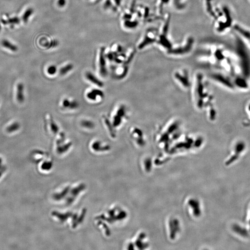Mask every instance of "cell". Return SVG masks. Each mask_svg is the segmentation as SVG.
<instances>
[{
  "label": "cell",
  "mask_w": 250,
  "mask_h": 250,
  "mask_svg": "<svg viewBox=\"0 0 250 250\" xmlns=\"http://www.w3.org/2000/svg\"><path fill=\"white\" fill-rule=\"evenodd\" d=\"M128 118L127 110L124 104H120L115 108L111 116V122L115 129L123 125Z\"/></svg>",
  "instance_id": "obj_1"
},
{
  "label": "cell",
  "mask_w": 250,
  "mask_h": 250,
  "mask_svg": "<svg viewBox=\"0 0 250 250\" xmlns=\"http://www.w3.org/2000/svg\"><path fill=\"white\" fill-rule=\"evenodd\" d=\"M84 95L86 100L93 103H101L105 97L103 91L100 88L95 87L86 90Z\"/></svg>",
  "instance_id": "obj_2"
},
{
  "label": "cell",
  "mask_w": 250,
  "mask_h": 250,
  "mask_svg": "<svg viewBox=\"0 0 250 250\" xmlns=\"http://www.w3.org/2000/svg\"><path fill=\"white\" fill-rule=\"evenodd\" d=\"M61 110L67 112H72L78 110L80 107L78 101L73 98L64 97L61 99L59 103Z\"/></svg>",
  "instance_id": "obj_3"
},
{
  "label": "cell",
  "mask_w": 250,
  "mask_h": 250,
  "mask_svg": "<svg viewBox=\"0 0 250 250\" xmlns=\"http://www.w3.org/2000/svg\"><path fill=\"white\" fill-rule=\"evenodd\" d=\"M44 122L45 130L49 135L55 137L61 131L53 118L49 114L45 115Z\"/></svg>",
  "instance_id": "obj_4"
},
{
  "label": "cell",
  "mask_w": 250,
  "mask_h": 250,
  "mask_svg": "<svg viewBox=\"0 0 250 250\" xmlns=\"http://www.w3.org/2000/svg\"><path fill=\"white\" fill-rule=\"evenodd\" d=\"M14 98L18 103L22 104L24 102L25 86L21 82H18L14 87Z\"/></svg>",
  "instance_id": "obj_5"
},
{
  "label": "cell",
  "mask_w": 250,
  "mask_h": 250,
  "mask_svg": "<svg viewBox=\"0 0 250 250\" xmlns=\"http://www.w3.org/2000/svg\"><path fill=\"white\" fill-rule=\"evenodd\" d=\"M84 77L88 83L91 84L95 87L101 88L104 86V84L101 79H99L94 74L90 71H86L84 73Z\"/></svg>",
  "instance_id": "obj_6"
},
{
  "label": "cell",
  "mask_w": 250,
  "mask_h": 250,
  "mask_svg": "<svg viewBox=\"0 0 250 250\" xmlns=\"http://www.w3.org/2000/svg\"><path fill=\"white\" fill-rule=\"evenodd\" d=\"M90 147L93 151L97 152L106 151L110 148L108 144L99 140H92L90 143Z\"/></svg>",
  "instance_id": "obj_7"
},
{
  "label": "cell",
  "mask_w": 250,
  "mask_h": 250,
  "mask_svg": "<svg viewBox=\"0 0 250 250\" xmlns=\"http://www.w3.org/2000/svg\"><path fill=\"white\" fill-rule=\"evenodd\" d=\"M101 120L110 137L113 138H115L116 136L115 128L113 126L110 119H109L106 115L103 114L101 116Z\"/></svg>",
  "instance_id": "obj_8"
},
{
  "label": "cell",
  "mask_w": 250,
  "mask_h": 250,
  "mask_svg": "<svg viewBox=\"0 0 250 250\" xmlns=\"http://www.w3.org/2000/svg\"><path fill=\"white\" fill-rule=\"evenodd\" d=\"M193 43H194L193 38H188L187 44L186 45V47L185 45L184 47H179L173 50H170V53L171 54L182 55V54H184V53H188V51H190Z\"/></svg>",
  "instance_id": "obj_9"
},
{
  "label": "cell",
  "mask_w": 250,
  "mask_h": 250,
  "mask_svg": "<svg viewBox=\"0 0 250 250\" xmlns=\"http://www.w3.org/2000/svg\"><path fill=\"white\" fill-rule=\"evenodd\" d=\"M21 125L17 121H13L10 122L6 126L5 131L7 134H14L20 130Z\"/></svg>",
  "instance_id": "obj_10"
},
{
  "label": "cell",
  "mask_w": 250,
  "mask_h": 250,
  "mask_svg": "<svg viewBox=\"0 0 250 250\" xmlns=\"http://www.w3.org/2000/svg\"><path fill=\"white\" fill-rule=\"evenodd\" d=\"M80 125L83 129L86 130H93L95 128V123L92 120L89 119H83L80 121Z\"/></svg>",
  "instance_id": "obj_11"
},
{
  "label": "cell",
  "mask_w": 250,
  "mask_h": 250,
  "mask_svg": "<svg viewBox=\"0 0 250 250\" xmlns=\"http://www.w3.org/2000/svg\"><path fill=\"white\" fill-rule=\"evenodd\" d=\"M73 64H67L61 67L58 70V73L60 76L64 77L70 73L73 69Z\"/></svg>",
  "instance_id": "obj_12"
},
{
  "label": "cell",
  "mask_w": 250,
  "mask_h": 250,
  "mask_svg": "<svg viewBox=\"0 0 250 250\" xmlns=\"http://www.w3.org/2000/svg\"><path fill=\"white\" fill-rule=\"evenodd\" d=\"M57 73L58 69L55 65H49L46 69V73L48 77H54Z\"/></svg>",
  "instance_id": "obj_13"
},
{
  "label": "cell",
  "mask_w": 250,
  "mask_h": 250,
  "mask_svg": "<svg viewBox=\"0 0 250 250\" xmlns=\"http://www.w3.org/2000/svg\"><path fill=\"white\" fill-rule=\"evenodd\" d=\"M2 45L4 47L6 48L7 49H9L13 52H15L17 51L18 48L16 45H14L12 43H11L10 41L7 40H3L2 41Z\"/></svg>",
  "instance_id": "obj_14"
},
{
  "label": "cell",
  "mask_w": 250,
  "mask_h": 250,
  "mask_svg": "<svg viewBox=\"0 0 250 250\" xmlns=\"http://www.w3.org/2000/svg\"><path fill=\"white\" fill-rule=\"evenodd\" d=\"M33 12H34V10H33L32 8H29L27 9L25 11L23 15V16H22L23 21L25 22V23H27V21H28L29 18L30 17V16L32 14H33Z\"/></svg>",
  "instance_id": "obj_15"
},
{
  "label": "cell",
  "mask_w": 250,
  "mask_h": 250,
  "mask_svg": "<svg viewBox=\"0 0 250 250\" xmlns=\"http://www.w3.org/2000/svg\"><path fill=\"white\" fill-rule=\"evenodd\" d=\"M1 22H3V23H10V24H18L20 22V20L19 18L17 17H14L12 18H10L8 21H5V20H3L1 21Z\"/></svg>",
  "instance_id": "obj_16"
},
{
  "label": "cell",
  "mask_w": 250,
  "mask_h": 250,
  "mask_svg": "<svg viewBox=\"0 0 250 250\" xmlns=\"http://www.w3.org/2000/svg\"><path fill=\"white\" fill-rule=\"evenodd\" d=\"M51 163L49 162H45L42 165V168L43 170H49L51 167Z\"/></svg>",
  "instance_id": "obj_17"
},
{
  "label": "cell",
  "mask_w": 250,
  "mask_h": 250,
  "mask_svg": "<svg viewBox=\"0 0 250 250\" xmlns=\"http://www.w3.org/2000/svg\"><path fill=\"white\" fill-rule=\"evenodd\" d=\"M58 3L60 6H63L65 4V1L64 0H59Z\"/></svg>",
  "instance_id": "obj_18"
},
{
  "label": "cell",
  "mask_w": 250,
  "mask_h": 250,
  "mask_svg": "<svg viewBox=\"0 0 250 250\" xmlns=\"http://www.w3.org/2000/svg\"><path fill=\"white\" fill-rule=\"evenodd\" d=\"M1 174H2V172L1 171H0V177H1Z\"/></svg>",
  "instance_id": "obj_19"
},
{
  "label": "cell",
  "mask_w": 250,
  "mask_h": 250,
  "mask_svg": "<svg viewBox=\"0 0 250 250\" xmlns=\"http://www.w3.org/2000/svg\"><path fill=\"white\" fill-rule=\"evenodd\" d=\"M1 158H0V165H1Z\"/></svg>",
  "instance_id": "obj_20"
},
{
  "label": "cell",
  "mask_w": 250,
  "mask_h": 250,
  "mask_svg": "<svg viewBox=\"0 0 250 250\" xmlns=\"http://www.w3.org/2000/svg\"><path fill=\"white\" fill-rule=\"evenodd\" d=\"M1 26L0 25V31H1Z\"/></svg>",
  "instance_id": "obj_21"
}]
</instances>
